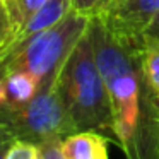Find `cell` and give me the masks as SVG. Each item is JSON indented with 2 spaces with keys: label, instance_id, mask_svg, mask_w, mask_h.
Returning a JSON list of instances; mask_svg holds the SVG:
<instances>
[{
  "label": "cell",
  "instance_id": "obj_7",
  "mask_svg": "<svg viewBox=\"0 0 159 159\" xmlns=\"http://www.w3.org/2000/svg\"><path fill=\"white\" fill-rule=\"evenodd\" d=\"M108 140L99 132L80 130L63 139L65 159H108Z\"/></svg>",
  "mask_w": 159,
  "mask_h": 159
},
{
  "label": "cell",
  "instance_id": "obj_2",
  "mask_svg": "<svg viewBox=\"0 0 159 159\" xmlns=\"http://www.w3.org/2000/svg\"><path fill=\"white\" fill-rule=\"evenodd\" d=\"M58 86L77 132H99L115 140L110 96L96 62L89 26L60 69Z\"/></svg>",
  "mask_w": 159,
  "mask_h": 159
},
{
  "label": "cell",
  "instance_id": "obj_13",
  "mask_svg": "<svg viewBox=\"0 0 159 159\" xmlns=\"http://www.w3.org/2000/svg\"><path fill=\"white\" fill-rule=\"evenodd\" d=\"M14 38H16V29L12 26L11 16L7 12L5 2L0 0V53L7 50V46L12 43Z\"/></svg>",
  "mask_w": 159,
  "mask_h": 159
},
{
  "label": "cell",
  "instance_id": "obj_6",
  "mask_svg": "<svg viewBox=\"0 0 159 159\" xmlns=\"http://www.w3.org/2000/svg\"><path fill=\"white\" fill-rule=\"evenodd\" d=\"M74 9H72V2H70V0H48L46 4H43L41 7L26 21V24L19 29V33L16 34V38L12 39V43L7 46V50L17 48L19 45L26 43L29 38H33V36H36V34H39V33L57 26Z\"/></svg>",
  "mask_w": 159,
  "mask_h": 159
},
{
  "label": "cell",
  "instance_id": "obj_8",
  "mask_svg": "<svg viewBox=\"0 0 159 159\" xmlns=\"http://www.w3.org/2000/svg\"><path fill=\"white\" fill-rule=\"evenodd\" d=\"M41 89L39 82L33 75L26 72H11L5 74V93L7 103L11 104H24L31 101Z\"/></svg>",
  "mask_w": 159,
  "mask_h": 159
},
{
  "label": "cell",
  "instance_id": "obj_17",
  "mask_svg": "<svg viewBox=\"0 0 159 159\" xmlns=\"http://www.w3.org/2000/svg\"><path fill=\"white\" fill-rule=\"evenodd\" d=\"M11 142L9 140H0V159H5V152H7Z\"/></svg>",
  "mask_w": 159,
  "mask_h": 159
},
{
  "label": "cell",
  "instance_id": "obj_14",
  "mask_svg": "<svg viewBox=\"0 0 159 159\" xmlns=\"http://www.w3.org/2000/svg\"><path fill=\"white\" fill-rule=\"evenodd\" d=\"M62 142L63 140L60 139H55V140H46L43 144H38L39 159H65Z\"/></svg>",
  "mask_w": 159,
  "mask_h": 159
},
{
  "label": "cell",
  "instance_id": "obj_4",
  "mask_svg": "<svg viewBox=\"0 0 159 159\" xmlns=\"http://www.w3.org/2000/svg\"><path fill=\"white\" fill-rule=\"evenodd\" d=\"M0 128L12 140H28L36 145L55 139L63 140L77 132L60 91L58 75L28 103L0 104Z\"/></svg>",
  "mask_w": 159,
  "mask_h": 159
},
{
  "label": "cell",
  "instance_id": "obj_16",
  "mask_svg": "<svg viewBox=\"0 0 159 159\" xmlns=\"http://www.w3.org/2000/svg\"><path fill=\"white\" fill-rule=\"evenodd\" d=\"M145 36H156V38H159V16L156 17V21L151 24V28L147 29Z\"/></svg>",
  "mask_w": 159,
  "mask_h": 159
},
{
  "label": "cell",
  "instance_id": "obj_10",
  "mask_svg": "<svg viewBox=\"0 0 159 159\" xmlns=\"http://www.w3.org/2000/svg\"><path fill=\"white\" fill-rule=\"evenodd\" d=\"M4 2L11 16L12 26L16 29V34H17L19 29L26 24V21L48 0H4Z\"/></svg>",
  "mask_w": 159,
  "mask_h": 159
},
{
  "label": "cell",
  "instance_id": "obj_15",
  "mask_svg": "<svg viewBox=\"0 0 159 159\" xmlns=\"http://www.w3.org/2000/svg\"><path fill=\"white\" fill-rule=\"evenodd\" d=\"M7 103V93H5V70L0 63V104Z\"/></svg>",
  "mask_w": 159,
  "mask_h": 159
},
{
  "label": "cell",
  "instance_id": "obj_11",
  "mask_svg": "<svg viewBox=\"0 0 159 159\" xmlns=\"http://www.w3.org/2000/svg\"><path fill=\"white\" fill-rule=\"evenodd\" d=\"M70 2H72V9L77 14L87 19H94L99 17L113 0H70Z\"/></svg>",
  "mask_w": 159,
  "mask_h": 159
},
{
  "label": "cell",
  "instance_id": "obj_9",
  "mask_svg": "<svg viewBox=\"0 0 159 159\" xmlns=\"http://www.w3.org/2000/svg\"><path fill=\"white\" fill-rule=\"evenodd\" d=\"M142 69L145 79L159 103V38L156 36H144L142 41Z\"/></svg>",
  "mask_w": 159,
  "mask_h": 159
},
{
  "label": "cell",
  "instance_id": "obj_12",
  "mask_svg": "<svg viewBox=\"0 0 159 159\" xmlns=\"http://www.w3.org/2000/svg\"><path fill=\"white\" fill-rule=\"evenodd\" d=\"M5 159H39L38 145L28 140H14L5 152Z\"/></svg>",
  "mask_w": 159,
  "mask_h": 159
},
{
  "label": "cell",
  "instance_id": "obj_1",
  "mask_svg": "<svg viewBox=\"0 0 159 159\" xmlns=\"http://www.w3.org/2000/svg\"><path fill=\"white\" fill-rule=\"evenodd\" d=\"M96 62L108 89L115 142L125 159H159V103L142 69L140 43H123L89 21Z\"/></svg>",
  "mask_w": 159,
  "mask_h": 159
},
{
  "label": "cell",
  "instance_id": "obj_3",
  "mask_svg": "<svg viewBox=\"0 0 159 159\" xmlns=\"http://www.w3.org/2000/svg\"><path fill=\"white\" fill-rule=\"evenodd\" d=\"M91 19L72 11L57 26L29 38L14 50L0 53V63L5 74L26 72L45 86L58 75L62 65L79 38L86 33Z\"/></svg>",
  "mask_w": 159,
  "mask_h": 159
},
{
  "label": "cell",
  "instance_id": "obj_5",
  "mask_svg": "<svg viewBox=\"0 0 159 159\" xmlns=\"http://www.w3.org/2000/svg\"><path fill=\"white\" fill-rule=\"evenodd\" d=\"M157 16L159 0H113L106 11L94 19L118 41L140 43Z\"/></svg>",
  "mask_w": 159,
  "mask_h": 159
}]
</instances>
